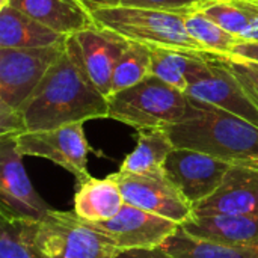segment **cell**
Masks as SVG:
<instances>
[{
	"label": "cell",
	"instance_id": "8992f818",
	"mask_svg": "<svg viewBox=\"0 0 258 258\" xmlns=\"http://www.w3.org/2000/svg\"><path fill=\"white\" fill-rule=\"evenodd\" d=\"M65 50V39L39 48L0 47V103L14 110L23 109L45 73Z\"/></svg>",
	"mask_w": 258,
	"mask_h": 258
},
{
	"label": "cell",
	"instance_id": "277c9868",
	"mask_svg": "<svg viewBox=\"0 0 258 258\" xmlns=\"http://www.w3.org/2000/svg\"><path fill=\"white\" fill-rule=\"evenodd\" d=\"M91 12L97 26L109 29L127 41L187 53H209L187 33L184 18L180 14L122 5L92 8Z\"/></svg>",
	"mask_w": 258,
	"mask_h": 258
},
{
	"label": "cell",
	"instance_id": "d6a6232c",
	"mask_svg": "<svg viewBox=\"0 0 258 258\" xmlns=\"http://www.w3.org/2000/svg\"><path fill=\"white\" fill-rule=\"evenodd\" d=\"M89 9L100 8V6H118L121 5V0H83Z\"/></svg>",
	"mask_w": 258,
	"mask_h": 258
},
{
	"label": "cell",
	"instance_id": "7402d4cb",
	"mask_svg": "<svg viewBox=\"0 0 258 258\" xmlns=\"http://www.w3.org/2000/svg\"><path fill=\"white\" fill-rule=\"evenodd\" d=\"M151 74V48L142 42L128 41V45L119 56L112 76L110 95L135 86ZM109 95V97H110Z\"/></svg>",
	"mask_w": 258,
	"mask_h": 258
},
{
	"label": "cell",
	"instance_id": "4dcf8cb0",
	"mask_svg": "<svg viewBox=\"0 0 258 258\" xmlns=\"http://www.w3.org/2000/svg\"><path fill=\"white\" fill-rule=\"evenodd\" d=\"M249 5L254 11L252 17H251V21H249V26L248 29L245 30V33L242 35V39L243 41H258V9L255 8L254 2L249 0Z\"/></svg>",
	"mask_w": 258,
	"mask_h": 258
},
{
	"label": "cell",
	"instance_id": "d6986e66",
	"mask_svg": "<svg viewBox=\"0 0 258 258\" xmlns=\"http://www.w3.org/2000/svg\"><path fill=\"white\" fill-rule=\"evenodd\" d=\"M174 148L165 128L138 130V145L118 171L135 175H166L165 163Z\"/></svg>",
	"mask_w": 258,
	"mask_h": 258
},
{
	"label": "cell",
	"instance_id": "2e32d148",
	"mask_svg": "<svg viewBox=\"0 0 258 258\" xmlns=\"http://www.w3.org/2000/svg\"><path fill=\"white\" fill-rule=\"evenodd\" d=\"M9 5L63 36L95 26L83 0H9Z\"/></svg>",
	"mask_w": 258,
	"mask_h": 258
},
{
	"label": "cell",
	"instance_id": "e575fe53",
	"mask_svg": "<svg viewBox=\"0 0 258 258\" xmlns=\"http://www.w3.org/2000/svg\"><path fill=\"white\" fill-rule=\"evenodd\" d=\"M252 2H254V5H255V8H257V9H258V0H252Z\"/></svg>",
	"mask_w": 258,
	"mask_h": 258
},
{
	"label": "cell",
	"instance_id": "5b68a950",
	"mask_svg": "<svg viewBox=\"0 0 258 258\" xmlns=\"http://www.w3.org/2000/svg\"><path fill=\"white\" fill-rule=\"evenodd\" d=\"M29 236L36 258H116L109 236L82 221L74 212L51 209L41 221H30Z\"/></svg>",
	"mask_w": 258,
	"mask_h": 258
},
{
	"label": "cell",
	"instance_id": "cb8c5ba5",
	"mask_svg": "<svg viewBox=\"0 0 258 258\" xmlns=\"http://www.w3.org/2000/svg\"><path fill=\"white\" fill-rule=\"evenodd\" d=\"M194 11H201L227 32L242 38L254 14L249 0H198Z\"/></svg>",
	"mask_w": 258,
	"mask_h": 258
},
{
	"label": "cell",
	"instance_id": "44dd1931",
	"mask_svg": "<svg viewBox=\"0 0 258 258\" xmlns=\"http://www.w3.org/2000/svg\"><path fill=\"white\" fill-rule=\"evenodd\" d=\"M150 48H151V74L184 92L189 86L187 83L189 73L194 70V65L198 60V57L204 54L187 53V51L168 48V47H157V45H150Z\"/></svg>",
	"mask_w": 258,
	"mask_h": 258
},
{
	"label": "cell",
	"instance_id": "7a4b0ae2",
	"mask_svg": "<svg viewBox=\"0 0 258 258\" xmlns=\"http://www.w3.org/2000/svg\"><path fill=\"white\" fill-rule=\"evenodd\" d=\"M192 101L200 115L165 128L174 147L195 150L233 166L258 168V125L218 106Z\"/></svg>",
	"mask_w": 258,
	"mask_h": 258
},
{
	"label": "cell",
	"instance_id": "9a60e30c",
	"mask_svg": "<svg viewBox=\"0 0 258 258\" xmlns=\"http://www.w3.org/2000/svg\"><path fill=\"white\" fill-rule=\"evenodd\" d=\"M180 227L201 240L225 245L258 243V215L194 212L190 219Z\"/></svg>",
	"mask_w": 258,
	"mask_h": 258
},
{
	"label": "cell",
	"instance_id": "52a82bcc",
	"mask_svg": "<svg viewBox=\"0 0 258 258\" xmlns=\"http://www.w3.org/2000/svg\"><path fill=\"white\" fill-rule=\"evenodd\" d=\"M184 94L190 100L209 103L258 125V107L248 97L237 77L218 59L200 56L187 76Z\"/></svg>",
	"mask_w": 258,
	"mask_h": 258
},
{
	"label": "cell",
	"instance_id": "7c38bea8",
	"mask_svg": "<svg viewBox=\"0 0 258 258\" xmlns=\"http://www.w3.org/2000/svg\"><path fill=\"white\" fill-rule=\"evenodd\" d=\"M231 166L224 160L195 150L174 148L166 159L165 171L197 207L218 190Z\"/></svg>",
	"mask_w": 258,
	"mask_h": 258
},
{
	"label": "cell",
	"instance_id": "ac0fdd59",
	"mask_svg": "<svg viewBox=\"0 0 258 258\" xmlns=\"http://www.w3.org/2000/svg\"><path fill=\"white\" fill-rule=\"evenodd\" d=\"M65 38L11 5L0 8L2 48H39L59 44Z\"/></svg>",
	"mask_w": 258,
	"mask_h": 258
},
{
	"label": "cell",
	"instance_id": "f1b7e54d",
	"mask_svg": "<svg viewBox=\"0 0 258 258\" xmlns=\"http://www.w3.org/2000/svg\"><path fill=\"white\" fill-rule=\"evenodd\" d=\"M231 57L243 59V60H252L258 62V41H243L240 39L230 51Z\"/></svg>",
	"mask_w": 258,
	"mask_h": 258
},
{
	"label": "cell",
	"instance_id": "ba28073f",
	"mask_svg": "<svg viewBox=\"0 0 258 258\" xmlns=\"http://www.w3.org/2000/svg\"><path fill=\"white\" fill-rule=\"evenodd\" d=\"M17 139L20 154L48 159L76 177L77 184L92 177L88 171L91 147L85 136L83 122L67 124L53 130L24 132Z\"/></svg>",
	"mask_w": 258,
	"mask_h": 258
},
{
	"label": "cell",
	"instance_id": "603a6c76",
	"mask_svg": "<svg viewBox=\"0 0 258 258\" xmlns=\"http://www.w3.org/2000/svg\"><path fill=\"white\" fill-rule=\"evenodd\" d=\"M183 18L187 33L209 53L230 54L231 48L242 39L222 29L201 11H190Z\"/></svg>",
	"mask_w": 258,
	"mask_h": 258
},
{
	"label": "cell",
	"instance_id": "6da1fadb",
	"mask_svg": "<svg viewBox=\"0 0 258 258\" xmlns=\"http://www.w3.org/2000/svg\"><path fill=\"white\" fill-rule=\"evenodd\" d=\"M27 132L53 130L109 116V100L86 74L71 36L21 109Z\"/></svg>",
	"mask_w": 258,
	"mask_h": 258
},
{
	"label": "cell",
	"instance_id": "9c48e42d",
	"mask_svg": "<svg viewBox=\"0 0 258 258\" xmlns=\"http://www.w3.org/2000/svg\"><path fill=\"white\" fill-rule=\"evenodd\" d=\"M50 210L24 169L15 136H0V213L24 221H41Z\"/></svg>",
	"mask_w": 258,
	"mask_h": 258
},
{
	"label": "cell",
	"instance_id": "484cf974",
	"mask_svg": "<svg viewBox=\"0 0 258 258\" xmlns=\"http://www.w3.org/2000/svg\"><path fill=\"white\" fill-rule=\"evenodd\" d=\"M198 0H121L122 6L132 8H145V9H157L184 15L195 9Z\"/></svg>",
	"mask_w": 258,
	"mask_h": 258
},
{
	"label": "cell",
	"instance_id": "f546056e",
	"mask_svg": "<svg viewBox=\"0 0 258 258\" xmlns=\"http://www.w3.org/2000/svg\"><path fill=\"white\" fill-rule=\"evenodd\" d=\"M116 258H175L171 252H168L163 246L153 249H133L121 252Z\"/></svg>",
	"mask_w": 258,
	"mask_h": 258
},
{
	"label": "cell",
	"instance_id": "3957f363",
	"mask_svg": "<svg viewBox=\"0 0 258 258\" xmlns=\"http://www.w3.org/2000/svg\"><path fill=\"white\" fill-rule=\"evenodd\" d=\"M109 116L136 130L166 128L200 115L198 106L180 89L148 74L132 88L112 94Z\"/></svg>",
	"mask_w": 258,
	"mask_h": 258
},
{
	"label": "cell",
	"instance_id": "8fae6325",
	"mask_svg": "<svg viewBox=\"0 0 258 258\" xmlns=\"http://www.w3.org/2000/svg\"><path fill=\"white\" fill-rule=\"evenodd\" d=\"M91 225L109 236L119 254L133 249H153L163 246L180 227L171 219L157 216L127 203L112 219L94 222Z\"/></svg>",
	"mask_w": 258,
	"mask_h": 258
},
{
	"label": "cell",
	"instance_id": "5bb4252c",
	"mask_svg": "<svg viewBox=\"0 0 258 258\" xmlns=\"http://www.w3.org/2000/svg\"><path fill=\"white\" fill-rule=\"evenodd\" d=\"M195 212L258 215V168L231 166L218 190L200 203Z\"/></svg>",
	"mask_w": 258,
	"mask_h": 258
},
{
	"label": "cell",
	"instance_id": "1f68e13d",
	"mask_svg": "<svg viewBox=\"0 0 258 258\" xmlns=\"http://www.w3.org/2000/svg\"><path fill=\"white\" fill-rule=\"evenodd\" d=\"M225 65V63H224ZM231 71V70H230ZM236 77H237V80L240 82V85H242V88L245 89V92L248 94V97L254 101V104L258 107V85L255 83H252L251 80H248L245 76H242V74H239V73H234V71H231Z\"/></svg>",
	"mask_w": 258,
	"mask_h": 258
},
{
	"label": "cell",
	"instance_id": "83f0119b",
	"mask_svg": "<svg viewBox=\"0 0 258 258\" xmlns=\"http://www.w3.org/2000/svg\"><path fill=\"white\" fill-rule=\"evenodd\" d=\"M212 59L221 60L231 71L245 76L248 80H251L252 83L258 85V62L236 59V57H231V56H227V54H218V53H212Z\"/></svg>",
	"mask_w": 258,
	"mask_h": 258
},
{
	"label": "cell",
	"instance_id": "ffe728a7",
	"mask_svg": "<svg viewBox=\"0 0 258 258\" xmlns=\"http://www.w3.org/2000/svg\"><path fill=\"white\" fill-rule=\"evenodd\" d=\"M163 248L175 258H258V243L225 245L197 239L181 227L165 242Z\"/></svg>",
	"mask_w": 258,
	"mask_h": 258
},
{
	"label": "cell",
	"instance_id": "836d02e7",
	"mask_svg": "<svg viewBox=\"0 0 258 258\" xmlns=\"http://www.w3.org/2000/svg\"><path fill=\"white\" fill-rule=\"evenodd\" d=\"M6 5H9V0H0V8H3Z\"/></svg>",
	"mask_w": 258,
	"mask_h": 258
},
{
	"label": "cell",
	"instance_id": "e0dca14e",
	"mask_svg": "<svg viewBox=\"0 0 258 258\" xmlns=\"http://www.w3.org/2000/svg\"><path fill=\"white\" fill-rule=\"evenodd\" d=\"M125 204L121 189L110 174L104 178L89 177L77 184L74 195V213L85 222H103L118 215Z\"/></svg>",
	"mask_w": 258,
	"mask_h": 258
},
{
	"label": "cell",
	"instance_id": "4fadbf2b",
	"mask_svg": "<svg viewBox=\"0 0 258 258\" xmlns=\"http://www.w3.org/2000/svg\"><path fill=\"white\" fill-rule=\"evenodd\" d=\"M70 36L86 74L98 91L109 98L113 68L128 45V41L121 35L97 24Z\"/></svg>",
	"mask_w": 258,
	"mask_h": 258
},
{
	"label": "cell",
	"instance_id": "30bf717a",
	"mask_svg": "<svg viewBox=\"0 0 258 258\" xmlns=\"http://www.w3.org/2000/svg\"><path fill=\"white\" fill-rule=\"evenodd\" d=\"M121 189L124 201L157 216L183 225L195 212L194 204L168 175L112 174Z\"/></svg>",
	"mask_w": 258,
	"mask_h": 258
},
{
	"label": "cell",
	"instance_id": "d4e9b609",
	"mask_svg": "<svg viewBox=\"0 0 258 258\" xmlns=\"http://www.w3.org/2000/svg\"><path fill=\"white\" fill-rule=\"evenodd\" d=\"M29 227L30 221L0 213V258H36Z\"/></svg>",
	"mask_w": 258,
	"mask_h": 258
},
{
	"label": "cell",
	"instance_id": "4316f807",
	"mask_svg": "<svg viewBox=\"0 0 258 258\" xmlns=\"http://www.w3.org/2000/svg\"><path fill=\"white\" fill-rule=\"evenodd\" d=\"M27 132L23 115L20 110H14L9 106L0 103V136L12 135L18 136Z\"/></svg>",
	"mask_w": 258,
	"mask_h": 258
}]
</instances>
